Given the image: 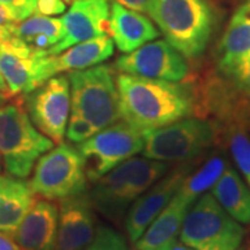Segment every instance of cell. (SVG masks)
I'll use <instances>...</instances> for the list:
<instances>
[{"instance_id": "d4e9b609", "label": "cell", "mask_w": 250, "mask_h": 250, "mask_svg": "<svg viewBox=\"0 0 250 250\" xmlns=\"http://www.w3.org/2000/svg\"><path fill=\"white\" fill-rule=\"evenodd\" d=\"M217 126H218L220 139H224L228 143V149L231 152L233 161L243 175L245 182L250 188V136L248 132L249 126L241 123L217 125Z\"/></svg>"}, {"instance_id": "8d00e7d4", "label": "cell", "mask_w": 250, "mask_h": 250, "mask_svg": "<svg viewBox=\"0 0 250 250\" xmlns=\"http://www.w3.org/2000/svg\"><path fill=\"white\" fill-rule=\"evenodd\" d=\"M7 95L6 93H3V92H0V106L3 104V103H6V100H7Z\"/></svg>"}, {"instance_id": "e575fe53", "label": "cell", "mask_w": 250, "mask_h": 250, "mask_svg": "<svg viewBox=\"0 0 250 250\" xmlns=\"http://www.w3.org/2000/svg\"><path fill=\"white\" fill-rule=\"evenodd\" d=\"M245 121H246V124L250 128V103H248L245 106Z\"/></svg>"}, {"instance_id": "cb8c5ba5", "label": "cell", "mask_w": 250, "mask_h": 250, "mask_svg": "<svg viewBox=\"0 0 250 250\" xmlns=\"http://www.w3.org/2000/svg\"><path fill=\"white\" fill-rule=\"evenodd\" d=\"M227 161L221 154H214L196 171H190L179 188V193L195 203L199 197L211 189L227 168Z\"/></svg>"}, {"instance_id": "7a4b0ae2", "label": "cell", "mask_w": 250, "mask_h": 250, "mask_svg": "<svg viewBox=\"0 0 250 250\" xmlns=\"http://www.w3.org/2000/svg\"><path fill=\"white\" fill-rule=\"evenodd\" d=\"M146 14L187 59L203 54L218 25V10L211 0H149Z\"/></svg>"}, {"instance_id": "7c38bea8", "label": "cell", "mask_w": 250, "mask_h": 250, "mask_svg": "<svg viewBox=\"0 0 250 250\" xmlns=\"http://www.w3.org/2000/svg\"><path fill=\"white\" fill-rule=\"evenodd\" d=\"M0 75L9 96L27 95L52 78L49 54L31 50L17 38L0 42Z\"/></svg>"}, {"instance_id": "83f0119b", "label": "cell", "mask_w": 250, "mask_h": 250, "mask_svg": "<svg viewBox=\"0 0 250 250\" xmlns=\"http://www.w3.org/2000/svg\"><path fill=\"white\" fill-rule=\"evenodd\" d=\"M99 131L100 129L98 126L92 124L85 117L71 113L70 118H68V123H67V128H65V136L70 142L80 145V143L90 139L93 135L98 134Z\"/></svg>"}, {"instance_id": "8992f818", "label": "cell", "mask_w": 250, "mask_h": 250, "mask_svg": "<svg viewBox=\"0 0 250 250\" xmlns=\"http://www.w3.org/2000/svg\"><path fill=\"white\" fill-rule=\"evenodd\" d=\"M245 228L208 192L189 207L178 239L196 250H239Z\"/></svg>"}, {"instance_id": "4fadbf2b", "label": "cell", "mask_w": 250, "mask_h": 250, "mask_svg": "<svg viewBox=\"0 0 250 250\" xmlns=\"http://www.w3.org/2000/svg\"><path fill=\"white\" fill-rule=\"evenodd\" d=\"M192 163H181L175 170L166 172L134 202L125 214V229L129 241L135 243L153 220L166 208L190 172Z\"/></svg>"}, {"instance_id": "ba28073f", "label": "cell", "mask_w": 250, "mask_h": 250, "mask_svg": "<svg viewBox=\"0 0 250 250\" xmlns=\"http://www.w3.org/2000/svg\"><path fill=\"white\" fill-rule=\"evenodd\" d=\"M86 171L77 146L62 142L36 161L29 187L38 196L47 200H62L83 193Z\"/></svg>"}, {"instance_id": "2e32d148", "label": "cell", "mask_w": 250, "mask_h": 250, "mask_svg": "<svg viewBox=\"0 0 250 250\" xmlns=\"http://www.w3.org/2000/svg\"><path fill=\"white\" fill-rule=\"evenodd\" d=\"M59 210L52 200H35L11 235L21 250H56Z\"/></svg>"}, {"instance_id": "52a82bcc", "label": "cell", "mask_w": 250, "mask_h": 250, "mask_svg": "<svg viewBox=\"0 0 250 250\" xmlns=\"http://www.w3.org/2000/svg\"><path fill=\"white\" fill-rule=\"evenodd\" d=\"M71 90V113L89 120L99 129L114 124L120 117L117 78L111 67L99 64L67 74Z\"/></svg>"}, {"instance_id": "1f68e13d", "label": "cell", "mask_w": 250, "mask_h": 250, "mask_svg": "<svg viewBox=\"0 0 250 250\" xmlns=\"http://www.w3.org/2000/svg\"><path fill=\"white\" fill-rule=\"evenodd\" d=\"M114 1H118L120 4H123L125 7H128V9L136 10V11H141V13H146L149 0H114Z\"/></svg>"}, {"instance_id": "ffe728a7", "label": "cell", "mask_w": 250, "mask_h": 250, "mask_svg": "<svg viewBox=\"0 0 250 250\" xmlns=\"http://www.w3.org/2000/svg\"><path fill=\"white\" fill-rule=\"evenodd\" d=\"M250 53V1L233 13L217 46V71L228 72Z\"/></svg>"}, {"instance_id": "484cf974", "label": "cell", "mask_w": 250, "mask_h": 250, "mask_svg": "<svg viewBox=\"0 0 250 250\" xmlns=\"http://www.w3.org/2000/svg\"><path fill=\"white\" fill-rule=\"evenodd\" d=\"M218 74L223 75V78L227 81L229 88L241 99L245 106L250 103V53L245 56L232 70L224 74L223 72H218Z\"/></svg>"}, {"instance_id": "5b68a950", "label": "cell", "mask_w": 250, "mask_h": 250, "mask_svg": "<svg viewBox=\"0 0 250 250\" xmlns=\"http://www.w3.org/2000/svg\"><path fill=\"white\" fill-rule=\"evenodd\" d=\"M54 147L28 116L21 102L0 106V157L9 174L27 178L39 157Z\"/></svg>"}, {"instance_id": "7402d4cb", "label": "cell", "mask_w": 250, "mask_h": 250, "mask_svg": "<svg viewBox=\"0 0 250 250\" xmlns=\"http://www.w3.org/2000/svg\"><path fill=\"white\" fill-rule=\"evenodd\" d=\"M210 193L233 220L243 225H249L250 188L231 166H227Z\"/></svg>"}, {"instance_id": "836d02e7", "label": "cell", "mask_w": 250, "mask_h": 250, "mask_svg": "<svg viewBox=\"0 0 250 250\" xmlns=\"http://www.w3.org/2000/svg\"><path fill=\"white\" fill-rule=\"evenodd\" d=\"M167 250H196V249H193V248H190V246L185 245L184 242H181L179 239H177V241L174 242V243H172Z\"/></svg>"}, {"instance_id": "44dd1931", "label": "cell", "mask_w": 250, "mask_h": 250, "mask_svg": "<svg viewBox=\"0 0 250 250\" xmlns=\"http://www.w3.org/2000/svg\"><path fill=\"white\" fill-rule=\"evenodd\" d=\"M35 202V193L24 178L0 174V232L13 235Z\"/></svg>"}, {"instance_id": "d590c367", "label": "cell", "mask_w": 250, "mask_h": 250, "mask_svg": "<svg viewBox=\"0 0 250 250\" xmlns=\"http://www.w3.org/2000/svg\"><path fill=\"white\" fill-rule=\"evenodd\" d=\"M0 92H3V93H6V95L9 96V92H7V86H6L4 81H3V78H1V75H0Z\"/></svg>"}, {"instance_id": "9a60e30c", "label": "cell", "mask_w": 250, "mask_h": 250, "mask_svg": "<svg viewBox=\"0 0 250 250\" xmlns=\"http://www.w3.org/2000/svg\"><path fill=\"white\" fill-rule=\"evenodd\" d=\"M93 205L86 192L60 200L56 250H82L95 233Z\"/></svg>"}, {"instance_id": "ac0fdd59", "label": "cell", "mask_w": 250, "mask_h": 250, "mask_svg": "<svg viewBox=\"0 0 250 250\" xmlns=\"http://www.w3.org/2000/svg\"><path fill=\"white\" fill-rule=\"evenodd\" d=\"M193 205L179 192L135 242V250H167L178 239L184 218Z\"/></svg>"}, {"instance_id": "f35d334b", "label": "cell", "mask_w": 250, "mask_h": 250, "mask_svg": "<svg viewBox=\"0 0 250 250\" xmlns=\"http://www.w3.org/2000/svg\"><path fill=\"white\" fill-rule=\"evenodd\" d=\"M64 1H65V3H71L72 0H64Z\"/></svg>"}, {"instance_id": "8fae6325", "label": "cell", "mask_w": 250, "mask_h": 250, "mask_svg": "<svg viewBox=\"0 0 250 250\" xmlns=\"http://www.w3.org/2000/svg\"><path fill=\"white\" fill-rule=\"evenodd\" d=\"M116 67L118 71L150 80L182 82L189 77L187 57L166 39L147 42L131 53L123 54Z\"/></svg>"}, {"instance_id": "30bf717a", "label": "cell", "mask_w": 250, "mask_h": 250, "mask_svg": "<svg viewBox=\"0 0 250 250\" xmlns=\"http://www.w3.org/2000/svg\"><path fill=\"white\" fill-rule=\"evenodd\" d=\"M25 107L36 128L54 143H62L71 114V90L67 75L52 77L25 95Z\"/></svg>"}, {"instance_id": "6da1fadb", "label": "cell", "mask_w": 250, "mask_h": 250, "mask_svg": "<svg viewBox=\"0 0 250 250\" xmlns=\"http://www.w3.org/2000/svg\"><path fill=\"white\" fill-rule=\"evenodd\" d=\"M117 89L121 120L142 131L196 114V88L189 83L121 72Z\"/></svg>"}, {"instance_id": "5bb4252c", "label": "cell", "mask_w": 250, "mask_h": 250, "mask_svg": "<svg viewBox=\"0 0 250 250\" xmlns=\"http://www.w3.org/2000/svg\"><path fill=\"white\" fill-rule=\"evenodd\" d=\"M108 16V0H72L71 7L62 18L64 36L47 54L56 56L80 42L106 35Z\"/></svg>"}, {"instance_id": "3957f363", "label": "cell", "mask_w": 250, "mask_h": 250, "mask_svg": "<svg viewBox=\"0 0 250 250\" xmlns=\"http://www.w3.org/2000/svg\"><path fill=\"white\" fill-rule=\"evenodd\" d=\"M168 163L132 156L93 182L90 200L100 214L120 221L138 197L168 171Z\"/></svg>"}, {"instance_id": "f1b7e54d", "label": "cell", "mask_w": 250, "mask_h": 250, "mask_svg": "<svg viewBox=\"0 0 250 250\" xmlns=\"http://www.w3.org/2000/svg\"><path fill=\"white\" fill-rule=\"evenodd\" d=\"M0 4L11 11L18 22L36 13L38 0H0Z\"/></svg>"}, {"instance_id": "4316f807", "label": "cell", "mask_w": 250, "mask_h": 250, "mask_svg": "<svg viewBox=\"0 0 250 250\" xmlns=\"http://www.w3.org/2000/svg\"><path fill=\"white\" fill-rule=\"evenodd\" d=\"M82 250H129L126 239L116 229L102 225L96 229L93 239Z\"/></svg>"}, {"instance_id": "74e56055", "label": "cell", "mask_w": 250, "mask_h": 250, "mask_svg": "<svg viewBox=\"0 0 250 250\" xmlns=\"http://www.w3.org/2000/svg\"><path fill=\"white\" fill-rule=\"evenodd\" d=\"M218 1H227V3H238L241 0H218Z\"/></svg>"}, {"instance_id": "f546056e", "label": "cell", "mask_w": 250, "mask_h": 250, "mask_svg": "<svg viewBox=\"0 0 250 250\" xmlns=\"http://www.w3.org/2000/svg\"><path fill=\"white\" fill-rule=\"evenodd\" d=\"M18 21L9 9L0 4V42L11 41L16 35Z\"/></svg>"}, {"instance_id": "4dcf8cb0", "label": "cell", "mask_w": 250, "mask_h": 250, "mask_svg": "<svg viewBox=\"0 0 250 250\" xmlns=\"http://www.w3.org/2000/svg\"><path fill=\"white\" fill-rule=\"evenodd\" d=\"M67 3L64 0H38L35 14L42 16H57L65 11Z\"/></svg>"}, {"instance_id": "e0dca14e", "label": "cell", "mask_w": 250, "mask_h": 250, "mask_svg": "<svg viewBox=\"0 0 250 250\" xmlns=\"http://www.w3.org/2000/svg\"><path fill=\"white\" fill-rule=\"evenodd\" d=\"M107 34L121 53H131L160 36L150 18L141 11L128 9L118 1L110 6Z\"/></svg>"}, {"instance_id": "9c48e42d", "label": "cell", "mask_w": 250, "mask_h": 250, "mask_svg": "<svg viewBox=\"0 0 250 250\" xmlns=\"http://www.w3.org/2000/svg\"><path fill=\"white\" fill-rule=\"evenodd\" d=\"M145 146V132L124 120L100 129L77 149L83 159L86 177L95 182L120 163L141 153Z\"/></svg>"}, {"instance_id": "603a6c76", "label": "cell", "mask_w": 250, "mask_h": 250, "mask_svg": "<svg viewBox=\"0 0 250 250\" xmlns=\"http://www.w3.org/2000/svg\"><path fill=\"white\" fill-rule=\"evenodd\" d=\"M64 36L62 18L50 16L32 14L31 17L20 21L16 29L18 41H21L31 50L46 53L56 46Z\"/></svg>"}, {"instance_id": "d6a6232c", "label": "cell", "mask_w": 250, "mask_h": 250, "mask_svg": "<svg viewBox=\"0 0 250 250\" xmlns=\"http://www.w3.org/2000/svg\"><path fill=\"white\" fill-rule=\"evenodd\" d=\"M0 250H21L13 238L4 232H0Z\"/></svg>"}, {"instance_id": "d6986e66", "label": "cell", "mask_w": 250, "mask_h": 250, "mask_svg": "<svg viewBox=\"0 0 250 250\" xmlns=\"http://www.w3.org/2000/svg\"><path fill=\"white\" fill-rule=\"evenodd\" d=\"M114 54V42L111 36H96L88 41L65 49L62 53L49 54V72L50 77L64 71H80L90 68L106 62Z\"/></svg>"}, {"instance_id": "ab89813d", "label": "cell", "mask_w": 250, "mask_h": 250, "mask_svg": "<svg viewBox=\"0 0 250 250\" xmlns=\"http://www.w3.org/2000/svg\"><path fill=\"white\" fill-rule=\"evenodd\" d=\"M249 1H250V0H249Z\"/></svg>"}, {"instance_id": "277c9868", "label": "cell", "mask_w": 250, "mask_h": 250, "mask_svg": "<svg viewBox=\"0 0 250 250\" xmlns=\"http://www.w3.org/2000/svg\"><path fill=\"white\" fill-rule=\"evenodd\" d=\"M143 132V156L164 163L196 160L220 139L218 126L214 121L202 117H185Z\"/></svg>"}]
</instances>
